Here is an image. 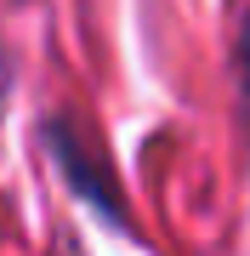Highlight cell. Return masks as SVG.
Masks as SVG:
<instances>
[{
    "label": "cell",
    "instance_id": "obj_1",
    "mask_svg": "<svg viewBox=\"0 0 250 256\" xmlns=\"http://www.w3.org/2000/svg\"><path fill=\"white\" fill-rule=\"evenodd\" d=\"M245 74H250V34H245Z\"/></svg>",
    "mask_w": 250,
    "mask_h": 256
}]
</instances>
